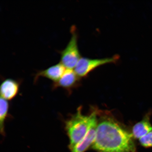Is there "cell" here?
<instances>
[{
	"mask_svg": "<svg viewBox=\"0 0 152 152\" xmlns=\"http://www.w3.org/2000/svg\"><path fill=\"white\" fill-rule=\"evenodd\" d=\"M134 138L115 120L105 118L98 121L92 147L98 152H137Z\"/></svg>",
	"mask_w": 152,
	"mask_h": 152,
	"instance_id": "obj_1",
	"label": "cell"
},
{
	"mask_svg": "<svg viewBox=\"0 0 152 152\" xmlns=\"http://www.w3.org/2000/svg\"><path fill=\"white\" fill-rule=\"evenodd\" d=\"M97 112L94 111L90 115H83L81 107L77 112L64 121V130L69 138V148L71 150L83 139L90 128Z\"/></svg>",
	"mask_w": 152,
	"mask_h": 152,
	"instance_id": "obj_2",
	"label": "cell"
},
{
	"mask_svg": "<svg viewBox=\"0 0 152 152\" xmlns=\"http://www.w3.org/2000/svg\"><path fill=\"white\" fill-rule=\"evenodd\" d=\"M71 37L66 46L58 52L60 55V62L66 69H73L81 58L78 46V35L77 28L75 26L71 28Z\"/></svg>",
	"mask_w": 152,
	"mask_h": 152,
	"instance_id": "obj_3",
	"label": "cell"
},
{
	"mask_svg": "<svg viewBox=\"0 0 152 152\" xmlns=\"http://www.w3.org/2000/svg\"><path fill=\"white\" fill-rule=\"evenodd\" d=\"M119 58V56L117 55L110 58L100 59L81 57L74 68V71L79 77H85L99 66L107 64L115 63Z\"/></svg>",
	"mask_w": 152,
	"mask_h": 152,
	"instance_id": "obj_4",
	"label": "cell"
},
{
	"mask_svg": "<svg viewBox=\"0 0 152 152\" xmlns=\"http://www.w3.org/2000/svg\"><path fill=\"white\" fill-rule=\"evenodd\" d=\"M80 78L74 70L66 69L60 79L56 82L53 83L52 88L55 90L61 88L68 92H71L72 89L79 85Z\"/></svg>",
	"mask_w": 152,
	"mask_h": 152,
	"instance_id": "obj_5",
	"label": "cell"
},
{
	"mask_svg": "<svg viewBox=\"0 0 152 152\" xmlns=\"http://www.w3.org/2000/svg\"><path fill=\"white\" fill-rule=\"evenodd\" d=\"M98 121L97 116L93 120L86 134L83 139L71 150L72 152H84L90 146L92 145L96 137Z\"/></svg>",
	"mask_w": 152,
	"mask_h": 152,
	"instance_id": "obj_6",
	"label": "cell"
},
{
	"mask_svg": "<svg viewBox=\"0 0 152 152\" xmlns=\"http://www.w3.org/2000/svg\"><path fill=\"white\" fill-rule=\"evenodd\" d=\"M65 68L61 63L50 66L47 69L37 71L34 77V83L37 81L40 77L46 78L56 82L58 81L65 71Z\"/></svg>",
	"mask_w": 152,
	"mask_h": 152,
	"instance_id": "obj_7",
	"label": "cell"
},
{
	"mask_svg": "<svg viewBox=\"0 0 152 152\" xmlns=\"http://www.w3.org/2000/svg\"><path fill=\"white\" fill-rule=\"evenodd\" d=\"M20 81L7 78L4 80L1 85V97L7 100H12L18 94Z\"/></svg>",
	"mask_w": 152,
	"mask_h": 152,
	"instance_id": "obj_8",
	"label": "cell"
},
{
	"mask_svg": "<svg viewBox=\"0 0 152 152\" xmlns=\"http://www.w3.org/2000/svg\"><path fill=\"white\" fill-rule=\"evenodd\" d=\"M152 114V111H149L144 116L141 121L136 124L133 126L132 134L134 138L139 140L151 132L152 125L151 122V118Z\"/></svg>",
	"mask_w": 152,
	"mask_h": 152,
	"instance_id": "obj_9",
	"label": "cell"
},
{
	"mask_svg": "<svg viewBox=\"0 0 152 152\" xmlns=\"http://www.w3.org/2000/svg\"><path fill=\"white\" fill-rule=\"evenodd\" d=\"M9 104L7 100L2 98L0 99V130L1 134L5 132V123L8 115Z\"/></svg>",
	"mask_w": 152,
	"mask_h": 152,
	"instance_id": "obj_10",
	"label": "cell"
},
{
	"mask_svg": "<svg viewBox=\"0 0 152 152\" xmlns=\"http://www.w3.org/2000/svg\"><path fill=\"white\" fill-rule=\"evenodd\" d=\"M140 145L146 148L152 147V131L139 139Z\"/></svg>",
	"mask_w": 152,
	"mask_h": 152,
	"instance_id": "obj_11",
	"label": "cell"
}]
</instances>
